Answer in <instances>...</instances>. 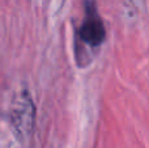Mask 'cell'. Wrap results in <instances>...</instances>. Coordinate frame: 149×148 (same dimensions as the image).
Here are the masks:
<instances>
[{
  "instance_id": "1",
  "label": "cell",
  "mask_w": 149,
  "mask_h": 148,
  "mask_svg": "<svg viewBox=\"0 0 149 148\" xmlns=\"http://www.w3.org/2000/svg\"><path fill=\"white\" fill-rule=\"evenodd\" d=\"M105 26L97 12L95 4L90 0L86 3V10L85 17L81 26L77 30L79 42L86 45L89 47H98L105 39Z\"/></svg>"
}]
</instances>
